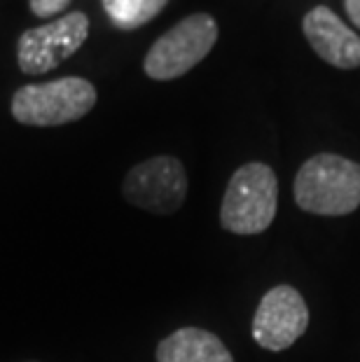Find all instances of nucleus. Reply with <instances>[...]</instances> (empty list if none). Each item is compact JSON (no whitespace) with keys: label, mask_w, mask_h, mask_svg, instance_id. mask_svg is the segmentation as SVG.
I'll use <instances>...</instances> for the list:
<instances>
[{"label":"nucleus","mask_w":360,"mask_h":362,"mask_svg":"<svg viewBox=\"0 0 360 362\" xmlns=\"http://www.w3.org/2000/svg\"><path fill=\"white\" fill-rule=\"evenodd\" d=\"M295 202L313 215H349L360 206V164L320 152L295 175Z\"/></svg>","instance_id":"obj_1"},{"label":"nucleus","mask_w":360,"mask_h":362,"mask_svg":"<svg viewBox=\"0 0 360 362\" xmlns=\"http://www.w3.org/2000/svg\"><path fill=\"white\" fill-rule=\"evenodd\" d=\"M279 178L272 166L250 161L236 168L220 206V225L232 234H260L277 218Z\"/></svg>","instance_id":"obj_2"},{"label":"nucleus","mask_w":360,"mask_h":362,"mask_svg":"<svg viewBox=\"0 0 360 362\" xmlns=\"http://www.w3.org/2000/svg\"><path fill=\"white\" fill-rule=\"evenodd\" d=\"M94 105L96 89L89 80L61 78L14 91L12 117L26 127H61L82 119Z\"/></svg>","instance_id":"obj_3"},{"label":"nucleus","mask_w":360,"mask_h":362,"mask_svg":"<svg viewBox=\"0 0 360 362\" xmlns=\"http://www.w3.org/2000/svg\"><path fill=\"white\" fill-rule=\"evenodd\" d=\"M218 42V24L211 14L197 12L168 28L145 54L143 71L157 82L175 80L209 57Z\"/></svg>","instance_id":"obj_4"},{"label":"nucleus","mask_w":360,"mask_h":362,"mask_svg":"<svg viewBox=\"0 0 360 362\" xmlns=\"http://www.w3.org/2000/svg\"><path fill=\"white\" fill-rule=\"evenodd\" d=\"M122 194L132 206L148 213L171 215L185 204L187 173L180 159L159 155L136 164L127 173Z\"/></svg>","instance_id":"obj_5"},{"label":"nucleus","mask_w":360,"mask_h":362,"mask_svg":"<svg viewBox=\"0 0 360 362\" xmlns=\"http://www.w3.org/2000/svg\"><path fill=\"white\" fill-rule=\"evenodd\" d=\"M89 35L84 12H71L52 24L28 28L17 42V61L26 75H45L78 52Z\"/></svg>","instance_id":"obj_6"},{"label":"nucleus","mask_w":360,"mask_h":362,"mask_svg":"<svg viewBox=\"0 0 360 362\" xmlns=\"http://www.w3.org/2000/svg\"><path fill=\"white\" fill-rule=\"evenodd\" d=\"M309 309L290 285H277L260 299L252 318V339L267 351H286L306 332Z\"/></svg>","instance_id":"obj_7"},{"label":"nucleus","mask_w":360,"mask_h":362,"mask_svg":"<svg viewBox=\"0 0 360 362\" xmlns=\"http://www.w3.org/2000/svg\"><path fill=\"white\" fill-rule=\"evenodd\" d=\"M302 30L309 40L311 49L318 54L325 64L342 71L360 66V37L351 30L337 14L325 5L313 7L304 14Z\"/></svg>","instance_id":"obj_8"},{"label":"nucleus","mask_w":360,"mask_h":362,"mask_svg":"<svg viewBox=\"0 0 360 362\" xmlns=\"http://www.w3.org/2000/svg\"><path fill=\"white\" fill-rule=\"evenodd\" d=\"M157 362H234L218 334L202 327H180L157 346Z\"/></svg>","instance_id":"obj_9"},{"label":"nucleus","mask_w":360,"mask_h":362,"mask_svg":"<svg viewBox=\"0 0 360 362\" xmlns=\"http://www.w3.org/2000/svg\"><path fill=\"white\" fill-rule=\"evenodd\" d=\"M168 0H103V10L117 28L132 30L164 10Z\"/></svg>","instance_id":"obj_10"},{"label":"nucleus","mask_w":360,"mask_h":362,"mask_svg":"<svg viewBox=\"0 0 360 362\" xmlns=\"http://www.w3.org/2000/svg\"><path fill=\"white\" fill-rule=\"evenodd\" d=\"M68 5H71V0H30V12L35 17L50 19L57 17L59 12H64Z\"/></svg>","instance_id":"obj_11"},{"label":"nucleus","mask_w":360,"mask_h":362,"mask_svg":"<svg viewBox=\"0 0 360 362\" xmlns=\"http://www.w3.org/2000/svg\"><path fill=\"white\" fill-rule=\"evenodd\" d=\"M344 7H347L351 24H356L360 28V0H344Z\"/></svg>","instance_id":"obj_12"}]
</instances>
